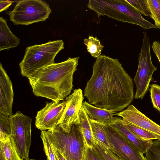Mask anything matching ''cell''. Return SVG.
I'll return each instance as SVG.
<instances>
[{"label":"cell","mask_w":160,"mask_h":160,"mask_svg":"<svg viewBox=\"0 0 160 160\" xmlns=\"http://www.w3.org/2000/svg\"><path fill=\"white\" fill-rule=\"evenodd\" d=\"M20 40L11 31L7 22L0 18V51L8 50L18 46Z\"/></svg>","instance_id":"obj_16"},{"label":"cell","mask_w":160,"mask_h":160,"mask_svg":"<svg viewBox=\"0 0 160 160\" xmlns=\"http://www.w3.org/2000/svg\"><path fill=\"white\" fill-rule=\"evenodd\" d=\"M122 121L129 129L142 140L148 141H152L154 140H157L156 137L149 132L132 125L122 120Z\"/></svg>","instance_id":"obj_23"},{"label":"cell","mask_w":160,"mask_h":160,"mask_svg":"<svg viewBox=\"0 0 160 160\" xmlns=\"http://www.w3.org/2000/svg\"><path fill=\"white\" fill-rule=\"evenodd\" d=\"M152 48L160 63V43L157 41L154 42Z\"/></svg>","instance_id":"obj_30"},{"label":"cell","mask_w":160,"mask_h":160,"mask_svg":"<svg viewBox=\"0 0 160 160\" xmlns=\"http://www.w3.org/2000/svg\"><path fill=\"white\" fill-rule=\"evenodd\" d=\"M0 152L6 160H23L19 155L11 137L5 142L0 141Z\"/></svg>","instance_id":"obj_17"},{"label":"cell","mask_w":160,"mask_h":160,"mask_svg":"<svg viewBox=\"0 0 160 160\" xmlns=\"http://www.w3.org/2000/svg\"><path fill=\"white\" fill-rule=\"evenodd\" d=\"M49 4L41 0L18 2L14 9L6 13L14 24L28 25L45 21L51 13Z\"/></svg>","instance_id":"obj_6"},{"label":"cell","mask_w":160,"mask_h":160,"mask_svg":"<svg viewBox=\"0 0 160 160\" xmlns=\"http://www.w3.org/2000/svg\"><path fill=\"white\" fill-rule=\"evenodd\" d=\"M0 113L9 116L12 115L14 97L12 84L9 77L0 64Z\"/></svg>","instance_id":"obj_13"},{"label":"cell","mask_w":160,"mask_h":160,"mask_svg":"<svg viewBox=\"0 0 160 160\" xmlns=\"http://www.w3.org/2000/svg\"><path fill=\"white\" fill-rule=\"evenodd\" d=\"M91 129L95 142L100 143L109 148L103 125L89 118Z\"/></svg>","instance_id":"obj_18"},{"label":"cell","mask_w":160,"mask_h":160,"mask_svg":"<svg viewBox=\"0 0 160 160\" xmlns=\"http://www.w3.org/2000/svg\"><path fill=\"white\" fill-rule=\"evenodd\" d=\"M87 7L95 12L98 18L106 16L118 21L139 26L144 29L158 28L144 18L126 0H90Z\"/></svg>","instance_id":"obj_3"},{"label":"cell","mask_w":160,"mask_h":160,"mask_svg":"<svg viewBox=\"0 0 160 160\" xmlns=\"http://www.w3.org/2000/svg\"><path fill=\"white\" fill-rule=\"evenodd\" d=\"M46 133L51 144L67 160H84L87 146L79 122L74 124L68 131L58 124Z\"/></svg>","instance_id":"obj_4"},{"label":"cell","mask_w":160,"mask_h":160,"mask_svg":"<svg viewBox=\"0 0 160 160\" xmlns=\"http://www.w3.org/2000/svg\"><path fill=\"white\" fill-rule=\"evenodd\" d=\"M92 148L102 160H121L109 148L100 143L95 142Z\"/></svg>","instance_id":"obj_21"},{"label":"cell","mask_w":160,"mask_h":160,"mask_svg":"<svg viewBox=\"0 0 160 160\" xmlns=\"http://www.w3.org/2000/svg\"><path fill=\"white\" fill-rule=\"evenodd\" d=\"M79 57L45 67L28 79L35 95L57 102L64 100L73 86V76Z\"/></svg>","instance_id":"obj_2"},{"label":"cell","mask_w":160,"mask_h":160,"mask_svg":"<svg viewBox=\"0 0 160 160\" xmlns=\"http://www.w3.org/2000/svg\"><path fill=\"white\" fill-rule=\"evenodd\" d=\"M83 96L81 89H76L65 99L67 102L66 107L58 123L64 131H68L74 124L79 123L78 112L82 105Z\"/></svg>","instance_id":"obj_12"},{"label":"cell","mask_w":160,"mask_h":160,"mask_svg":"<svg viewBox=\"0 0 160 160\" xmlns=\"http://www.w3.org/2000/svg\"><path fill=\"white\" fill-rule=\"evenodd\" d=\"M51 146L56 160H67L51 144Z\"/></svg>","instance_id":"obj_32"},{"label":"cell","mask_w":160,"mask_h":160,"mask_svg":"<svg viewBox=\"0 0 160 160\" xmlns=\"http://www.w3.org/2000/svg\"><path fill=\"white\" fill-rule=\"evenodd\" d=\"M142 33V44L138 54V66L134 78L136 88L134 98L141 99L148 91L153 74L157 69L152 62L148 36L146 32Z\"/></svg>","instance_id":"obj_7"},{"label":"cell","mask_w":160,"mask_h":160,"mask_svg":"<svg viewBox=\"0 0 160 160\" xmlns=\"http://www.w3.org/2000/svg\"><path fill=\"white\" fill-rule=\"evenodd\" d=\"M78 119L82 129L91 128L89 123V117L84 110L82 105L78 112Z\"/></svg>","instance_id":"obj_28"},{"label":"cell","mask_w":160,"mask_h":160,"mask_svg":"<svg viewBox=\"0 0 160 160\" xmlns=\"http://www.w3.org/2000/svg\"><path fill=\"white\" fill-rule=\"evenodd\" d=\"M135 9L146 16H150L147 0H126Z\"/></svg>","instance_id":"obj_27"},{"label":"cell","mask_w":160,"mask_h":160,"mask_svg":"<svg viewBox=\"0 0 160 160\" xmlns=\"http://www.w3.org/2000/svg\"><path fill=\"white\" fill-rule=\"evenodd\" d=\"M9 117L11 129V138L16 150L22 159H28L32 142V119L20 111H17Z\"/></svg>","instance_id":"obj_8"},{"label":"cell","mask_w":160,"mask_h":160,"mask_svg":"<svg viewBox=\"0 0 160 160\" xmlns=\"http://www.w3.org/2000/svg\"><path fill=\"white\" fill-rule=\"evenodd\" d=\"M83 42L87 47L88 52L92 56L97 58L101 55V52L104 46L101 44L97 38L90 36L88 38L84 39Z\"/></svg>","instance_id":"obj_19"},{"label":"cell","mask_w":160,"mask_h":160,"mask_svg":"<svg viewBox=\"0 0 160 160\" xmlns=\"http://www.w3.org/2000/svg\"><path fill=\"white\" fill-rule=\"evenodd\" d=\"M64 45L59 40L27 47L19 64L22 75L28 79L40 69L54 63L55 57L64 49Z\"/></svg>","instance_id":"obj_5"},{"label":"cell","mask_w":160,"mask_h":160,"mask_svg":"<svg viewBox=\"0 0 160 160\" xmlns=\"http://www.w3.org/2000/svg\"><path fill=\"white\" fill-rule=\"evenodd\" d=\"M150 86V96L153 107L160 112V86L153 84Z\"/></svg>","instance_id":"obj_26"},{"label":"cell","mask_w":160,"mask_h":160,"mask_svg":"<svg viewBox=\"0 0 160 160\" xmlns=\"http://www.w3.org/2000/svg\"><path fill=\"white\" fill-rule=\"evenodd\" d=\"M82 105L90 119L103 125H110L118 118L113 117L115 113L97 107L86 101L83 102Z\"/></svg>","instance_id":"obj_15"},{"label":"cell","mask_w":160,"mask_h":160,"mask_svg":"<svg viewBox=\"0 0 160 160\" xmlns=\"http://www.w3.org/2000/svg\"><path fill=\"white\" fill-rule=\"evenodd\" d=\"M40 137L43 146V149L48 160H56L51 144L46 133V131H41Z\"/></svg>","instance_id":"obj_25"},{"label":"cell","mask_w":160,"mask_h":160,"mask_svg":"<svg viewBox=\"0 0 160 160\" xmlns=\"http://www.w3.org/2000/svg\"><path fill=\"white\" fill-rule=\"evenodd\" d=\"M67 103L65 100L58 102H47L45 107L37 112L35 125L41 131L53 129L61 119Z\"/></svg>","instance_id":"obj_10"},{"label":"cell","mask_w":160,"mask_h":160,"mask_svg":"<svg viewBox=\"0 0 160 160\" xmlns=\"http://www.w3.org/2000/svg\"><path fill=\"white\" fill-rule=\"evenodd\" d=\"M92 68L84 91L88 102L114 113L129 106L134 99V84L118 60L101 55Z\"/></svg>","instance_id":"obj_1"},{"label":"cell","mask_w":160,"mask_h":160,"mask_svg":"<svg viewBox=\"0 0 160 160\" xmlns=\"http://www.w3.org/2000/svg\"><path fill=\"white\" fill-rule=\"evenodd\" d=\"M11 133L9 116L0 113V141L8 140L11 137Z\"/></svg>","instance_id":"obj_20"},{"label":"cell","mask_w":160,"mask_h":160,"mask_svg":"<svg viewBox=\"0 0 160 160\" xmlns=\"http://www.w3.org/2000/svg\"><path fill=\"white\" fill-rule=\"evenodd\" d=\"M109 149L121 160H147L141 152L110 125H103Z\"/></svg>","instance_id":"obj_9"},{"label":"cell","mask_w":160,"mask_h":160,"mask_svg":"<svg viewBox=\"0 0 160 160\" xmlns=\"http://www.w3.org/2000/svg\"><path fill=\"white\" fill-rule=\"evenodd\" d=\"M110 125L116 129L125 139L143 154L146 152L152 141H146L141 138L123 123L120 118H118Z\"/></svg>","instance_id":"obj_14"},{"label":"cell","mask_w":160,"mask_h":160,"mask_svg":"<svg viewBox=\"0 0 160 160\" xmlns=\"http://www.w3.org/2000/svg\"><path fill=\"white\" fill-rule=\"evenodd\" d=\"M26 160H36L33 159H28Z\"/></svg>","instance_id":"obj_33"},{"label":"cell","mask_w":160,"mask_h":160,"mask_svg":"<svg viewBox=\"0 0 160 160\" xmlns=\"http://www.w3.org/2000/svg\"></svg>","instance_id":"obj_34"},{"label":"cell","mask_w":160,"mask_h":160,"mask_svg":"<svg viewBox=\"0 0 160 160\" xmlns=\"http://www.w3.org/2000/svg\"><path fill=\"white\" fill-rule=\"evenodd\" d=\"M150 17L154 20L155 25L160 28V0H147Z\"/></svg>","instance_id":"obj_22"},{"label":"cell","mask_w":160,"mask_h":160,"mask_svg":"<svg viewBox=\"0 0 160 160\" xmlns=\"http://www.w3.org/2000/svg\"><path fill=\"white\" fill-rule=\"evenodd\" d=\"M9 0H0V12L6 10L13 2Z\"/></svg>","instance_id":"obj_31"},{"label":"cell","mask_w":160,"mask_h":160,"mask_svg":"<svg viewBox=\"0 0 160 160\" xmlns=\"http://www.w3.org/2000/svg\"><path fill=\"white\" fill-rule=\"evenodd\" d=\"M84 160H102L92 147H87Z\"/></svg>","instance_id":"obj_29"},{"label":"cell","mask_w":160,"mask_h":160,"mask_svg":"<svg viewBox=\"0 0 160 160\" xmlns=\"http://www.w3.org/2000/svg\"><path fill=\"white\" fill-rule=\"evenodd\" d=\"M115 115L121 117L122 120L132 125L146 130L160 140V126L141 112L134 106L130 105L125 110Z\"/></svg>","instance_id":"obj_11"},{"label":"cell","mask_w":160,"mask_h":160,"mask_svg":"<svg viewBox=\"0 0 160 160\" xmlns=\"http://www.w3.org/2000/svg\"><path fill=\"white\" fill-rule=\"evenodd\" d=\"M145 154L147 160H160V140L152 141Z\"/></svg>","instance_id":"obj_24"}]
</instances>
